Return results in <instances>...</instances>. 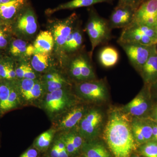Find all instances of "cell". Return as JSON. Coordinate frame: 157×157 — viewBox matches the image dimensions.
Returning a JSON list of instances; mask_svg holds the SVG:
<instances>
[{
    "label": "cell",
    "mask_w": 157,
    "mask_h": 157,
    "mask_svg": "<svg viewBox=\"0 0 157 157\" xmlns=\"http://www.w3.org/2000/svg\"><path fill=\"white\" fill-rule=\"evenodd\" d=\"M12 59L7 56L0 61V78L2 80H8V71Z\"/></svg>",
    "instance_id": "obj_31"
},
{
    "label": "cell",
    "mask_w": 157,
    "mask_h": 157,
    "mask_svg": "<svg viewBox=\"0 0 157 157\" xmlns=\"http://www.w3.org/2000/svg\"><path fill=\"white\" fill-rule=\"evenodd\" d=\"M42 83L46 93L66 87L69 85L67 81L63 76L56 72H52L45 74Z\"/></svg>",
    "instance_id": "obj_18"
},
{
    "label": "cell",
    "mask_w": 157,
    "mask_h": 157,
    "mask_svg": "<svg viewBox=\"0 0 157 157\" xmlns=\"http://www.w3.org/2000/svg\"><path fill=\"white\" fill-rule=\"evenodd\" d=\"M132 157H141L139 155H135L133 156Z\"/></svg>",
    "instance_id": "obj_43"
},
{
    "label": "cell",
    "mask_w": 157,
    "mask_h": 157,
    "mask_svg": "<svg viewBox=\"0 0 157 157\" xmlns=\"http://www.w3.org/2000/svg\"><path fill=\"white\" fill-rule=\"evenodd\" d=\"M152 128V140L157 141V127L155 122L151 121Z\"/></svg>",
    "instance_id": "obj_37"
},
{
    "label": "cell",
    "mask_w": 157,
    "mask_h": 157,
    "mask_svg": "<svg viewBox=\"0 0 157 157\" xmlns=\"http://www.w3.org/2000/svg\"><path fill=\"white\" fill-rule=\"evenodd\" d=\"M59 139L63 142L66 149L70 156H72L77 153L78 151L74 147L68 134H66L62 135Z\"/></svg>",
    "instance_id": "obj_32"
},
{
    "label": "cell",
    "mask_w": 157,
    "mask_h": 157,
    "mask_svg": "<svg viewBox=\"0 0 157 157\" xmlns=\"http://www.w3.org/2000/svg\"><path fill=\"white\" fill-rule=\"evenodd\" d=\"M13 35L21 39L33 36L38 29L36 17L33 9L25 7L21 11L11 25Z\"/></svg>",
    "instance_id": "obj_4"
},
{
    "label": "cell",
    "mask_w": 157,
    "mask_h": 157,
    "mask_svg": "<svg viewBox=\"0 0 157 157\" xmlns=\"http://www.w3.org/2000/svg\"><path fill=\"white\" fill-rule=\"evenodd\" d=\"M117 43L126 54L133 67L140 71L148 59L153 45L147 46L137 43Z\"/></svg>",
    "instance_id": "obj_7"
},
{
    "label": "cell",
    "mask_w": 157,
    "mask_h": 157,
    "mask_svg": "<svg viewBox=\"0 0 157 157\" xmlns=\"http://www.w3.org/2000/svg\"><path fill=\"white\" fill-rule=\"evenodd\" d=\"M144 0H118L117 6H129L135 10L137 9Z\"/></svg>",
    "instance_id": "obj_34"
},
{
    "label": "cell",
    "mask_w": 157,
    "mask_h": 157,
    "mask_svg": "<svg viewBox=\"0 0 157 157\" xmlns=\"http://www.w3.org/2000/svg\"><path fill=\"white\" fill-rule=\"evenodd\" d=\"M133 22L155 28L157 25V0H144L135 11Z\"/></svg>",
    "instance_id": "obj_11"
},
{
    "label": "cell",
    "mask_w": 157,
    "mask_h": 157,
    "mask_svg": "<svg viewBox=\"0 0 157 157\" xmlns=\"http://www.w3.org/2000/svg\"><path fill=\"white\" fill-rule=\"evenodd\" d=\"M83 42V37L82 32L76 25L67 39L62 50L65 53H76L81 49Z\"/></svg>",
    "instance_id": "obj_20"
},
{
    "label": "cell",
    "mask_w": 157,
    "mask_h": 157,
    "mask_svg": "<svg viewBox=\"0 0 157 157\" xmlns=\"http://www.w3.org/2000/svg\"><path fill=\"white\" fill-rule=\"evenodd\" d=\"M136 10L129 6H117L108 20L111 29H124L134 21Z\"/></svg>",
    "instance_id": "obj_12"
},
{
    "label": "cell",
    "mask_w": 157,
    "mask_h": 157,
    "mask_svg": "<svg viewBox=\"0 0 157 157\" xmlns=\"http://www.w3.org/2000/svg\"><path fill=\"white\" fill-rule=\"evenodd\" d=\"M13 0H0V5H2V4H6Z\"/></svg>",
    "instance_id": "obj_39"
},
{
    "label": "cell",
    "mask_w": 157,
    "mask_h": 157,
    "mask_svg": "<svg viewBox=\"0 0 157 157\" xmlns=\"http://www.w3.org/2000/svg\"><path fill=\"white\" fill-rule=\"evenodd\" d=\"M70 155L68 154L66 147L59 151V157H70Z\"/></svg>",
    "instance_id": "obj_38"
},
{
    "label": "cell",
    "mask_w": 157,
    "mask_h": 157,
    "mask_svg": "<svg viewBox=\"0 0 157 157\" xmlns=\"http://www.w3.org/2000/svg\"><path fill=\"white\" fill-rule=\"evenodd\" d=\"M117 42L151 46L157 44L156 32L155 28L133 22L123 29Z\"/></svg>",
    "instance_id": "obj_3"
},
{
    "label": "cell",
    "mask_w": 157,
    "mask_h": 157,
    "mask_svg": "<svg viewBox=\"0 0 157 157\" xmlns=\"http://www.w3.org/2000/svg\"><path fill=\"white\" fill-rule=\"evenodd\" d=\"M69 91L64 88L46 93L43 102L44 109L49 115L56 116L71 107L73 100Z\"/></svg>",
    "instance_id": "obj_5"
},
{
    "label": "cell",
    "mask_w": 157,
    "mask_h": 157,
    "mask_svg": "<svg viewBox=\"0 0 157 157\" xmlns=\"http://www.w3.org/2000/svg\"><path fill=\"white\" fill-rule=\"evenodd\" d=\"M155 119L156 121V122L157 123V111L155 110Z\"/></svg>",
    "instance_id": "obj_42"
},
{
    "label": "cell",
    "mask_w": 157,
    "mask_h": 157,
    "mask_svg": "<svg viewBox=\"0 0 157 157\" xmlns=\"http://www.w3.org/2000/svg\"><path fill=\"white\" fill-rule=\"evenodd\" d=\"M5 51L7 53L6 56L16 61L26 57L33 56L34 48L33 45L24 39L13 38Z\"/></svg>",
    "instance_id": "obj_13"
},
{
    "label": "cell",
    "mask_w": 157,
    "mask_h": 157,
    "mask_svg": "<svg viewBox=\"0 0 157 157\" xmlns=\"http://www.w3.org/2000/svg\"><path fill=\"white\" fill-rule=\"evenodd\" d=\"M51 63L49 53L35 54L32 56L31 66L36 72L42 73L48 70Z\"/></svg>",
    "instance_id": "obj_24"
},
{
    "label": "cell",
    "mask_w": 157,
    "mask_h": 157,
    "mask_svg": "<svg viewBox=\"0 0 157 157\" xmlns=\"http://www.w3.org/2000/svg\"><path fill=\"white\" fill-rule=\"evenodd\" d=\"M2 79H1V78H0V84H1V82H2Z\"/></svg>",
    "instance_id": "obj_45"
},
{
    "label": "cell",
    "mask_w": 157,
    "mask_h": 157,
    "mask_svg": "<svg viewBox=\"0 0 157 157\" xmlns=\"http://www.w3.org/2000/svg\"><path fill=\"white\" fill-rule=\"evenodd\" d=\"M82 149L84 157H110L104 145L98 142L84 143Z\"/></svg>",
    "instance_id": "obj_23"
},
{
    "label": "cell",
    "mask_w": 157,
    "mask_h": 157,
    "mask_svg": "<svg viewBox=\"0 0 157 157\" xmlns=\"http://www.w3.org/2000/svg\"><path fill=\"white\" fill-rule=\"evenodd\" d=\"M19 157H39V151L36 148L29 149Z\"/></svg>",
    "instance_id": "obj_35"
},
{
    "label": "cell",
    "mask_w": 157,
    "mask_h": 157,
    "mask_svg": "<svg viewBox=\"0 0 157 157\" xmlns=\"http://www.w3.org/2000/svg\"><path fill=\"white\" fill-rule=\"evenodd\" d=\"M155 29L156 32V34L157 33V25H156V26L155 27Z\"/></svg>",
    "instance_id": "obj_44"
},
{
    "label": "cell",
    "mask_w": 157,
    "mask_h": 157,
    "mask_svg": "<svg viewBox=\"0 0 157 157\" xmlns=\"http://www.w3.org/2000/svg\"><path fill=\"white\" fill-rule=\"evenodd\" d=\"M85 30L91 45V56L97 46L107 44L112 39V29L108 21L101 17L94 8L90 9Z\"/></svg>",
    "instance_id": "obj_2"
},
{
    "label": "cell",
    "mask_w": 157,
    "mask_h": 157,
    "mask_svg": "<svg viewBox=\"0 0 157 157\" xmlns=\"http://www.w3.org/2000/svg\"><path fill=\"white\" fill-rule=\"evenodd\" d=\"M114 0H72L60 5L56 8L53 9H49L46 10L47 14H52L56 11L67 9H74L82 7H90L102 3H111Z\"/></svg>",
    "instance_id": "obj_19"
},
{
    "label": "cell",
    "mask_w": 157,
    "mask_h": 157,
    "mask_svg": "<svg viewBox=\"0 0 157 157\" xmlns=\"http://www.w3.org/2000/svg\"><path fill=\"white\" fill-rule=\"evenodd\" d=\"M54 45V40L50 31H42L37 36L33 45L34 54L49 53L53 49Z\"/></svg>",
    "instance_id": "obj_17"
},
{
    "label": "cell",
    "mask_w": 157,
    "mask_h": 157,
    "mask_svg": "<svg viewBox=\"0 0 157 157\" xmlns=\"http://www.w3.org/2000/svg\"><path fill=\"white\" fill-rule=\"evenodd\" d=\"M156 110H157V108H156Z\"/></svg>",
    "instance_id": "obj_48"
},
{
    "label": "cell",
    "mask_w": 157,
    "mask_h": 157,
    "mask_svg": "<svg viewBox=\"0 0 157 157\" xmlns=\"http://www.w3.org/2000/svg\"><path fill=\"white\" fill-rule=\"evenodd\" d=\"M131 127H132L133 136H134L136 144L140 146V145L146 143L145 139L140 132L136 120H134L132 122Z\"/></svg>",
    "instance_id": "obj_30"
},
{
    "label": "cell",
    "mask_w": 157,
    "mask_h": 157,
    "mask_svg": "<svg viewBox=\"0 0 157 157\" xmlns=\"http://www.w3.org/2000/svg\"><path fill=\"white\" fill-rule=\"evenodd\" d=\"M98 58L99 61L103 67L106 68L112 67L118 62L119 54L114 47L107 46L100 51Z\"/></svg>",
    "instance_id": "obj_22"
},
{
    "label": "cell",
    "mask_w": 157,
    "mask_h": 157,
    "mask_svg": "<svg viewBox=\"0 0 157 157\" xmlns=\"http://www.w3.org/2000/svg\"><path fill=\"white\" fill-rule=\"evenodd\" d=\"M77 14L73 13L67 18L56 21L52 26L51 33L53 36L55 45L59 49L63 46L76 25Z\"/></svg>",
    "instance_id": "obj_8"
},
{
    "label": "cell",
    "mask_w": 157,
    "mask_h": 157,
    "mask_svg": "<svg viewBox=\"0 0 157 157\" xmlns=\"http://www.w3.org/2000/svg\"><path fill=\"white\" fill-rule=\"evenodd\" d=\"M139 150L144 157H157V141H148L140 145Z\"/></svg>",
    "instance_id": "obj_28"
},
{
    "label": "cell",
    "mask_w": 157,
    "mask_h": 157,
    "mask_svg": "<svg viewBox=\"0 0 157 157\" xmlns=\"http://www.w3.org/2000/svg\"><path fill=\"white\" fill-rule=\"evenodd\" d=\"M155 123H156V126L157 127V122H155Z\"/></svg>",
    "instance_id": "obj_47"
},
{
    "label": "cell",
    "mask_w": 157,
    "mask_h": 157,
    "mask_svg": "<svg viewBox=\"0 0 157 157\" xmlns=\"http://www.w3.org/2000/svg\"><path fill=\"white\" fill-rule=\"evenodd\" d=\"M144 80L148 84L157 80V51L155 45L152 47L148 59L140 71Z\"/></svg>",
    "instance_id": "obj_15"
},
{
    "label": "cell",
    "mask_w": 157,
    "mask_h": 157,
    "mask_svg": "<svg viewBox=\"0 0 157 157\" xmlns=\"http://www.w3.org/2000/svg\"><path fill=\"white\" fill-rule=\"evenodd\" d=\"M140 132L145 139L146 142L152 139V128L151 122H147L143 120H136Z\"/></svg>",
    "instance_id": "obj_29"
},
{
    "label": "cell",
    "mask_w": 157,
    "mask_h": 157,
    "mask_svg": "<svg viewBox=\"0 0 157 157\" xmlns=\"http://www.w3.org/2000/svg\"><path fill=\"white\" fill-rule=\"evenodd\" d=\"M13 35L11 25L5 24L0 26V51H5L10 43Z\"/></svg>",
    "instance_id": "obj_27"
},
{
    "label": "cell",
    "mask_w": 157,
    "mask_h": 157,
    "mask_svg": "<svg viewBox=\"0 0 157 157\" xmlns=\"http://www.w3.org/2000/svg\"><path fill=\"white\" fill-rule=\"evenodd\" d=\"M59 150L56 144H54L50 151V157H59Z\"/></svg>",
    "instance_id": "obj_36"
},
{
    "label": "cell",
    "mask_w": 157,
    "mask_h": 157,
    "mask_svg": "<svg viewBox=\"0 0 157 157\" xmlns=\"http://www.w3.org/2000/svg\"><path fill=\"white\" fill-rule=\"evenodd\" d=\"M91 57L79 53L71 58L69 66L72 77L81 82L94 79L95 75L91 63Z\"/></svg>",
    "instance_id": "obj_6"
},
{
    "label": "cell",
    "mask_w": 157,
    "mask_h": 157,
    "mask_svg": "<svg viewBox=\"0 0 157 157\" xmlns=\"http://www.w3.org/2000/svg\"><path fill=\"white\" fill-rule=\"evenodd\" d=\"M155 46H156V50L157 51V44H156Z\"/></svg>",
    "instance_id": "obj_46"
},
{
    "label": "cell",
    "mask_w": 157,
    "mask_h": 157,
    "mask_svg": "<svg viewBox=\"0 0 157 157\" xmlns=\"http://www.w3.org/2000/svg\"><path fill=\"white\" fill-rule=\"evenodd\" d=\"M156 34H157V33Z\"/></svg>",
    "instance_id": "obj_49"
},
{
    "label": "cell",
    "mask_w": 157,
    "mask_h": 157,
    "mask_svg": "<svg viewBox=\"0 0 157 157\" xmlns=\"http://www.w3.org/2000/svg\"><path fill=\"white\" fill-rule=\"evenodd\" d=\"M102 121L101 113L93 109L86 113L78 124V134L85 139L94 138L98 134Z\"/></svg>",
    "instance_id": "obj_10"
},
{
    "label": "cell",
    "mask_w": 157,
    "mask_h": 157,
    "mask_svg": "<svg viewBox=\"0 0 157 157\" xmlns=\"http://www.w3.org/2000/svg\"><path fill=\"white\" fill-rule=\"evenodd\" d=\"M104 138L115 157H131L136 148L132 127L126 118L118 112H112L107 122Z\"/></svg>",
    "instance_id": "obj_1"
},
{
    "label": "cell",
    "mask_w": 157,
    "mask_h": 157,
    "mask_svg": "<svg viewBox=\"0 0 157 157\" xmlns=\"http://www.w3.org/2000/svg\"><path fill=\"white\" fill-rule=\"evenodd\" d=\"M76 90L82 98L91 101H103L107 94V87L102 80L82 82L76 85Z\"/></svg>",
    "instance_id": "obj_9"
},
{
    "label": "cell",
    "mask_w": 157,
    "mask_h": 157,
    "mask_svg": "<svg viewBox=\"0 0 157 157\" xmlns=\"http://www.w3.org/2000/svg\"><path fill=\"white\" fill-rule=\"evenodd\" d=\"M86 113L85 108L82 106L71 109L60 121L58 125L59 130L67 131L73 128L78 124Z\"/></svg>",
    "instance_id": "obj_16"
},
{
    "label": "cell",
    "mask_w": 157,
    "mask_h": 157,
    "mask_svg": "<svg viewBox=\"0 0 157 157\" xmlns=\"http://www.w3.org/2000/svg\"><path fill=\"white\" fill-rule=\"evenodd\" d=\"M56 131L51 129L39 135L35 140L34 147L39 151H45L50 146Z\"/></svg>",
    "instance_id": "obj_26"
},
{
    "label": "cell",
    "mask_w": 157,
    "mask_h": 157,
    "mask_svg": "<svg viewBox=\"0 0 157 157\" xmlns=\"http://www.w3.org/2000/svg\"><path fill=\"white\" fill-rule=\"evenodd\" d=\"M72 143H73L74 147L76 148V151H78L80 149L82 148L83 146V137H82L79 134L75 133V132H70L68 133Z\"/></svg>",
    "instance_id": "obj_33"
},
{
    "label": "cell",
    "mask_w": 157,
    "mask_h": 157,
    "mask_svg": "<svg viewBox=\"0 0 157 157\" xmlns=\"http://www.w3.org/2000/svg\"><path fill=\"white\" fill-rule=\"evenodd\" d=\"M28 0H13L0 5V16L3 21L11 25L21 11L25 7Z\"/></svg>",
    "instance_id": "obj_14"
},
{
    "label": "cell",
    "mask_w": 157,
    "mask_h": 157,
    "mask_svg": "<svg viewBox=\"0 0 157 157\" xmlns=\"http://www.w3.org/2000/svg\"><path fill=\"white\" fill-rule=\"evenodd\" d=\"M148 105L143 93L140 92L125 107L126 112L135 116H140L144 114Z\"/></svg>",
    "instance_id": "obj_21"
},
{
    "label": "cell",
    "mask_w": 157,
    "mask_h": 157,
    "mask_svg": "<svg viewBox=\"0 0 157 157\" xmlns=\"http://www.w3.org/2000/svg\"><path fill=\"white\" fill-rule=\"evenodd\" d=\"M12 84V80H2L0 84V115L7 112V105Z\"/></svg>",
    "instance_id": "obj_25"
},
{
    "label": "cell",
    "mask_w": 157,
    "mask_h": 157,
    "mask_svg": "<svg viewBox=\"0 0 157 157\" xmlns=\"http://www.w3.org/2000/svg\"><path fill=\"white\" fill-rule=\"evenodd\" d=\"M5 56H6V55H5V54L3 53V51H0V61L4 58Z\"/></svg>",
    "instance_id": "obj_40"
},
{
    "label": "cell",
    "mask_w": 157,
    "mask_h": 157,
    "mask_svg": "<svg viewBox=\"0 0 157 157\" xmlns=\"http://www.w3.org/2000/svg\"><path fill=\"white\" fill-rule=\"evenodd\" d=\"M5 24H6L5 23V22L3 21V20L2 19V18H1V16H0V26L3 25Z\"/></svg>",
    "instance_id": "obj_41"
}]
</instances>
